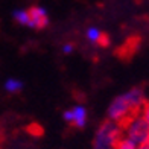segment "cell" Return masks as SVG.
<instances>
[{"label":"cell","mask_w":149,"mask_h":149,"mask_svg":"<svg viewBox=\"0 0 149 149\" xmlns=\"http://www.w3.org/2000/svg\"><path fill=\"white\" fill-rule=\"evenodd\" d=\"M141 107H143V93L140 88H132L113 99V102L108 107V117L116 123L125 122L134 116V113Z\"/></svg>","instance_id":"obj_1"},{"label":"cell","mask_w":149,"mask_h":149,"mask_svg":"<svg viewBox=\"0 0 149 149\" xmlns=\"http://www.w3.org/2000/svg\"><path fill=\"white\" fill-rule=\"evenodd\" d=\"M122 137L128 139L139 148L149 141V123L143 116H131L128 120H125L123 135Z\"/></svg>","instance_id":"obj_2"},{"label":"cell","mask_w":149,"mask_h":149,"mask_svg":"<svg viewBox=\"0 0 149 149\" xmlns=\"http://www.w3.org/2000/svg\"><path fill=\"white\" fill-rule=\"evenodd\" d=\"M122 137V131L116 122H107L94 134L93 149H116L117 141Z\"/></svg>","instance_id":"obj_3"},{"label":"cell","mask_w":149,"mask_h":149,"mask_svg":"<svg viewBox=\"0 0 149 149\" xmlns=\"http://www.w3.org/2000/svg\"><path fill=\"white\" fill-rule=\"evenodd\" d=\"M87 119H88V113H87V108L84 105H74L69 108L67 111H64V120L69 122L73 126H78V128L85 126Z\"/></svg>","instance_id":"obj_4"},{"label":"cell","mask_w":149,"mask_h":149,"mask_svg":"<svg viewBox=\"0 0 149 149\" xmlns=\"http://www.w3.org/2000/svg\"><path fill=\"white\" fill-rule=\"evenodd\" d=\"M29 12V28L33 29H44L47 23H49V17L47 12L41 6H32L28 9Z\"/></svg>","instance_id":"obj_5"},{"label":"cell","mask_w":149,"mask_h":149,"mask_svg":"<svg viewBox=\"0 0 149 149\" xmlns=\"http://www.w3.org/2000/svg\"><path fill=\"white\" fill-rule=\"evenodd\" d=\"M87 40L93 44H107L108 38L104 32H100L97 28H88L87 29Z\"/></svg>","instance_id":"obj_6"},{"label":"cell","mask_w":149,"mask_h":149,"mask_svg":"<svg viewBox=\"0 0 149 149\" xmlns=\"http://www.w3.org/2000/svg\"><path fill=\"white\" fill-rule=\"evenodd\" d=\"M5 91L6 93H9V94H15L18 91H22L23 88V82L20 79L17 78H9V79H6L5 81Z\"/></svg>","instance_id":"obj_7"},{"label":"cell","mask_w":149,"mask_h":149,"mask_svg":"<svg viewBox=\"0 0 149 149\" xmlns=\"http://www.w3.org/2000/svg\"><path fill=\"white\" fill-rule=\"evenodd\" d=\"M14 20L18 24L23 26H29V12L28 9H18L14 12Z\"/></svg>","instance_id":"obj_8"},{"label":"cell","mask_w":149,"mask_h":149,"mask_svg":"<svg viewBox=\"0 0 149 149\" xmlns=\"http://www.w3.org/2000/svg\"><path fill=\"white\" fill-rule=\"evenodd\" d=\"M116 149H139V146L134 145L132 141H130L125 137H120V140L117 141V145H116Z\"/></svg>","instance_id":"obj_9"},{"label":"cell","mask_w":149,"mask_h":149,"mask_svg":"<svg viewBox=\"0 0 149 149\" xmlns=\"http://www.w3.org/2000/svg\"><path fill=\"white\" fill-rule=\"evenodd\" d=\"M141 116L146 119V122L149 123V102L143 105V113H141Z\"/></svg>","instance_id":"obj_10"},{"label":"cell","mask_w":149,"mask_h":149,"mask_svg":"<svg viewBox=\"0 0 149 149\" xmlns=\"http://www.w3.org/2000/svg\"><path fill=\"white\" fill-rule=\"evenodd\" d=\"M63 50H64V53H72L73 52V44H64Z\"/></svg>","instance_id":"obj_11"},{"label":"cell","mask_w":149,"mask_h":149,"mask_svg":"<svg viewBox=\"0 0 149 149\" xmlns=\"http://www.w3.org/2000/svg\"><path fill=\"white\" fill-rule=\"evenodd\" d=\"M139 149H149V141H148V143H145V145H141Z\"/></svg>","instance_id":"obj_12"}]
</instances>
